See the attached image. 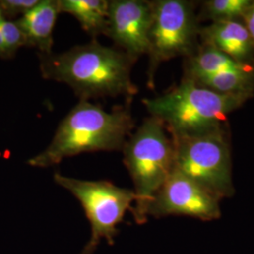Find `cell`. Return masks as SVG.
<instances>
[{
    "label": "cell",
    "mask_w": 254,
    "mask_h": 254,
    "mask_svg": "<svg viewBox=\"0 0 254 254\" xmlns=\"http://www.w3.org/2000/svg\"><path fill=\"white\" fill-rule=\"evenodd\" d=\"M122 151L136 196L132 213L136 223L143 224L150 201L174 171L173 138L159 119L150 116L128 136Z\"/></svg>",
    "instance_id": "277c9868"
},
{
    "label": "cell",
    "mask_w": 254,
    "mask_h": 254,
    "mask_svg": "<svg viewBox=\"0 0 254 254\" xmlns=\"http://www.w3.org/2000/svg\"><path fill=\"white\" fill-rule=\"evenodd\" d=\"M242 22L244 23L246 28L250 34L254 47V2L252 7L246 12L244 17L242 18Z\"/></svg>",
    "instance_id": "ac0fdd59"
},
{
    "label": "cell",
    "mask_w": 254,
    "mask_h": 254,
    "mask_svg": "<svg viewBox=\"0 0 254 254\" xmlns=\"http://www.w3.org/2000/svg\"><path fill=\"white\" fill-rule=\"evenodd\" d=\"M60 13L59 0H40L34 8L16 21L27 38L28 46L36 47L39 54L53 52V31Z\"/></svg>",
    "instance_id": "8fae6325"
},
{
    "label": "cell",
    "mask_w": 254,
    "mask_h": 254,
    "mask_svg": "<svg viewBox=\"0 0 254 254\" xmlns=\"http://www.w3.org/2000/svg\"><path fill=\"white\" fill-rule=\"evenodd\" d=\"M174 170L219 200L235 194L231 148L225 127L193 136H171Z\"/></svg>",
    "instance_id": "5b68a950"
},
{
    "label": "cell",
    "mask_w": 254,
    "mask_h": 254,
    "mask_svg": "<svg viewBox=\"0 0 254 254\" xmlns=\"http://www.w3.org/2000/svg\"><path fill=\"white\" fill-rule=\"evenodd\" d=\"M2 15V11L0 10V18ZM0 57H6V46H5V41H4V37L1 31V27H0Z\"/></svg>",
    "instance_id": "d6986e66"
},
{
    "label": "cell",
    "mask_w": 254,
    "mask_h": 254,
    "mask_svg": "<svg viewBox=\"0 0 254 254\" xmlns=\"http://www.w3.org/2000/svg\"><path fill=\"white\" fill-rule=\"evenodd\" d=\"M251 97L218 93L183 78L170 91L142 103L151 116L163 123L171 136H193L224 127L228 116Z\"/></svg>",
    "instance_id": "3957f363"
},
{
    "label": "cell",
    "mask_w": 254,
    "mask_h": 254,
    "mask_svg": "<svg viewBox=\"0 0 254 254\" xmlns=\"http://www.w3.org/2000/svg\"><path fill=\"white\" fill-rule=\"evenodd\" d=\"M201 45H208L240 64H254V47L242 20L215 21L200 28Z\"/></svg>",
    "instance_id": "30bf717a"
},
{
    "label": "cell",
    "mask_w": 254,
    "mask_h": 254,
    "mask_svg": "<svg viewBox=\"0 0 254 254\" xmlns=\"http://www.w3.org/2000/svg\"><path fill=\"white\" fill-rule=\"evenodd\" d=\"M54 181L80 202L91 225L89 242L79 254H93L102 240L114 244L121 224L128 211L132 212L136 196L134 190L109 181H89L54 173Z\"/></svg>",
    "instance_id": "8992f818"
},
{
    "label": "cell",
    "mask_w": 254,
    "mask_h": 254,
    "mask_svg": "<svg viewBox=\"0 0 254 254\" xmlns=\"http://www.w3.org/2000/svg\"><path fill=\"white\" fill-rule=\"evenodd\" d=\"M0 27L5 41L6 57H12L20 47L28 46L27 38L16 21L13 22L7 20L2 13L0 18Z\"/></svg>",
    "instance_id": "2e32d148"
},
{
    "label": "cell",
    "mask_w": 254,
    "mask_h": 254,
    "mask_svg": "<svg viewBox=\"0 0 254 254\" xmlns=\"http://www.w3.org/2000/svg\"><path fill=\"white\" fill-rule=\"evenodd\" d=\"M134 125L130 102L107 111L80 100L60 123L49 145L27 164L48 168L83 153L122 151Z\"/></svg>",
    "instance_id": "7a4b0ae2"
},
{
    "label": "cell",
    "mask_w": 254,
    "mask_h": 254,
    "mask_svg": "<svg viewBox=\"0 0 254 254\" xmlns=\"http://www.w3.org/2000/svg\"><path fill=\"white\" fill-rule=\"evenodd\" d=\"M40 0H1L0 10L3 15L15 16L24 15L28 10L34 8Z\"/></svg>",
    "instance_id": "e0dca14e"
},
{
    "label": "cell",
    "mask_w": 254,
    "mask_h": 254,
    "mask_svg": "<svg viewBox=\"0 0 254 254\" xmlns=\"http://www.w3.org/2000/svg\"><path fill=\"white\" fill-rule=\"evenodd\" d=\"M253 66L254 64H240L213 46L201 45L194 54L187 59L184 78L196 80L227 71L244 70Z\"/></svg>",
    "instance_id": "7c38bea8"
},
{
    "label": "cell",
    "mask_w": 254,
    "mask_h": 254,
    "mask_svg": "<svg viewBox=\"0 0 254 254\" xmlns=\"http://www.w3.org/2000/svg\"><path fill=\"white\" fill-rule=\"evenodd\" d=\"M152 22V1L109 0L106 36L110 38L120 50L137 61L148 53Z\"/></svg>",
    "instance_id": "9c48e42d"
},
{
    "label": "cell",
    "mask_w": 254,
    "mask_h": 254,
    "mask_svg": "<svg viewBox=\"0 0 254 254\" xmlns=\"http://www.w3.org/2000/svg\"><path fill=\"white\" fill-rule=\"evenodd\" d=\"M192 81L201 87L222 94L254 95V66L244 70L217 73Z\"/></svg>",
    "instance_id": "5bb4252c"
},
{
    "label": "cell",
    "mask_w": 254,
    "mask_h": 254,
    "mask_svg": "<svg viewBox=\"0 0 254 254\" xmlns=\"http://www.w3.org/2000/svg\"><path fill=\"white\" fill-rule=\"evenodd\" d=\"M153 2V22L149 37L148 87L154 88L159 65L178 57L190 58L199 48L200 27L194 4L185 0Z\"/></svg>",
    "instance_id": "52a82bcc"
},
{
    "label": "cell",
    "mask_w": 254,
    "mask_h": 254,
    "mask_svg": "<svg viewBox=\"0 0 254 254\" xmlns=\"http://www.w3.org/2000/svg\"><path fill=\"white\" fill-rule=\"evenodd\" d=\"M252 0H210L203 3L200 15L215 21L242 20L248 9L252 7Z\"/></svg>",
    "instance_id": "9a60e30c"
},
{
    "label": "cell",
    "mask_w": 254,
    "mask_h": 254,
    "mask_svg": "<svg viewBox=\"0 0 254 254\" xmlns=\"http://www.w3.org/2000/svg\"><path fill=\"white\" fill-rule=\"evenodd\" d=\"M42 76L68 85L83 101L137 93L131 72L136 60L117 47L102 46L96 39L62 53L39 54Z\"/></svg>",
    "instance_id": "6da1fadb"
},
{
    "label": "cell",
    "mask_w": 254,
    "mask_h": 254,
    "mask_svg": "<svg viewBox=\"0 0 254 254\" xmlns=\"http://www.w3.org/2000/svg\"><path fill=\"white\" fill-rule=\"evenodd\" d=\"M61 12L78 21L91 37L106 35L109 26V0H59Z\"/></svg>",
    "instance_id": "4fadbf2b"
},
{
    "label": "cell",
    "mask_w": 254,
    "mask_h": 254,
    "mask_svg": "<svg viewBox=\"0 0 254 254\" xmlns=\"http://www.w3.org/2000/svg\"><path fill=\"white\" fill-rule=\"evenodd\" d=\"M220 200L199 184L173 171L147 207V217L184 216L203 221L220 218Z\"/></svg>",
    "instance_id": "ba28073f"
}]
</instances>
